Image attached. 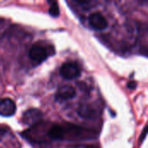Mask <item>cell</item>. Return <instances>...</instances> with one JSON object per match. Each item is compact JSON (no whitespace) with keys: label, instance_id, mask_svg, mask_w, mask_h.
Masks as SVG:
<instances>
[{"label":"cell","instance_id":"1","mask_svg":"<svg viewBox=\"0 0 148 148\" xmlns=\"http://www.w3.org/2000/svg\"><path fill=\"white\" fill-rule=\"evenodd\" d=\"M60 75L66 80H72L81 75V69L74 62H66L60 68Z\"/></svg>","mask_w":148,"mask_h":148},{"label":"cell","instance_id":"2","mask_svg":"<svg viewBox=\"0 0 148 148\" xmlns=\"http://www.w3.org/2000/svg\"><path fill=\"white\" fill-rule=\"evenodd\" d=\"M88 23L89 25L96 30H102L106 29L108 25V23L105 16L99 12H94L90 14L88 16Z\"/></svg>","mask_w":148,"mask_h":148},{"label":"cell","instance_id":"3","mask_svg":"<svg viewBox=\"0 0 148 148\" xmlns=\"http://www.w3.org/2000/svg\"><path fill=\"white\" fill-rule=\"evenodd\" d=\"M29 56L31 60L40 63L46 60L48 57V52L43 46L40 44H34L29 51Z\"/></svg>","mask_w":148,"mask_h":148},{"label":"cell","instance_id":"4","mask_svg":"<svg viewBox=\"0 0 148 148\" xmlns=\"http://www.w3.org/2000/svg\"><path fill=\"white\" fill-rule=\"evenodd\" d=\"M42 117V114L40 110L36 108H31L27 110L23 114V122L26 125H35L38 123Z\"/></svg>","mask_w":148,"mask_h":148},{"label":"cell","instance_id":"5","mask_svg":"<svg viewBox=\"0 0 148 148\" xmlns=\"http://www.w3.org/2000/svg\"><path fill=\"white\" fill-rule=\"evenodd\" d=\"M16 104L10 98L0 100V115L3 117H10L16 113Z\"/></svg>","mask_w":148,"mask_h":148},{"label":"cell","instance_id":"6","mask_svg":"<svg viewBox=\"0 0 148 148\" xmlns=\"http://www.w3.org/2000/svg\"><path fill=\"white\" fill-rule=\"evenodd\" d=\"M76 91L71 85H62L56 91V98L61 100H69L75 96Z\"/></svg>","mask_w":148,"mask_h":148},{"label":"cell","instance_id":"7","mask_svg":"<svg viewBox=\"0 0 148 148\" xmlns=\"http://www.w3.org/2000/svg\"><path fill=\"white\" fill-rule=\"evenodd\" d=\"M49 136L53 140H62L65 135V129L61 126H53L48 132Z\"/></svg>","mask_w":148,"mask_h":148},{"label":"cell","instance_id":"8","mask_svg":"<svg viewBox=\"0 0 148 148\" xmlns=\"http://www.w3.org/2000/svg\"><path fill=\"white\" fill-rule=\"evenodd\" d=\"M78 114L83 118H91L95 115V110L88 105H86V104H82L78 108Z\"/></svg>","mask_w":148,"mask_h":148},{"label":"cell","instance_id":"9","mask_svg":"<svg viewBox=\"0 0 148 148\" xmlns=\"http://www.w3.org/2000/svg\"><path fill=\"white\" fill-rule=\"evenodd\" d=\"M49 13L50 16H54V17H56L59 16V13H60V10H59V7H58V4L54 2L52 3V4L50 5L49 7Z\"/></svg>","mask_w":148,"mask_h":148},{"label":"cell","instance_id":"10","mask_svg":"<svg viewBox=\"0 0 148 148\" xmlns=\"http://www.w3.org/2000/svg\"><path fill=\"white\" fill-rule=\"evenodd\" d=\"M127 88H129V89H134V88H136V87H137V83L134 82V81H131V82H129L128 83H127Z\"/></svg>","mask_w":148,"mask_h":148},{"label":"cell","instance_id":"11","mask_svg":"<svg viewBox=\"0 0 148 148\" xmlns=\"http://www.w3.org/2000/svg\"><path fill=\"white\" fill-rule=\"evenodd\" d=\"M6 133H7V128H5V127H0V140H1V138H3L5 135Z\"/></svg>","mask_w":148,"mask_h":148},{"label":"cell","instance_id":"12","mask_svg":"<svg viewBox=\"0 0 148 148\" xmlns=\"http://www.w3.org/2000/svg\"><path fill=\"white\" fill-rule=\"evenodd\" d=\"M146 135H147V127H145L144 130H143V134H142V136L140 137V140H144Z\"/></svg>","mask_w":148,"mask_h":148},{"label":"cell","instance_id":"13","mask_svg":"<svg viewBox=\"0 0 148 148\" xmlns=\"http://www.w3.org/2000/svg\"><path fill=\"white\" fill-rule=\"evenodd\" d=\"M87 148H97V147H88Z\"/></svg>","mask_w":148,"mask_h":148}]
</instances>
